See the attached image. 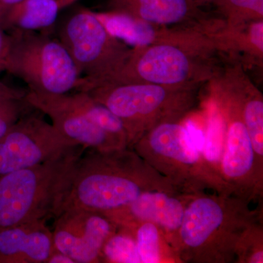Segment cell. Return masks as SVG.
<instances>
[{
  "label": "cell",
  "mask_w": 263,
  "mask_h": 263,
  "mask_svg": "<svg viewBox=\"0 0 263 263\" xmlns=\"http://www.w3.org/2000/svg\"><path fill=\"white\" fill-rule=\"evenodd\" d=\"M150 191L180 192L132 148H86L71 170L55 216L70 209L105 214Z\"/></svg>",
  "instance_id": "1"
},
{
  "label": "cell",
  "mask_w": 263,
  "mask_h": 263,
  "mask_svg": "<svg viewBox=\"0 0 263 263\" xmlns=\"http://www.w3.org/2000/svg\"><path fill=\"white\" fill-rule=\"evenodd\" d=\"M234 195L195 194L189 201L178 233L176 251L181 262H235L246 230L262 220V209Z\"/></svg>",
  "instance_id": "2"
},
{
  "label": "cell",
  "mask_w": 263,
  "mask_h": 263,
  "mask_svg": "<svg viewBox=\"0 0 263 263\" xmlns=\"http://www.w3.org/2000/svg\"><path fill=\"white\" fill-rule=\"evenodd\" d=\"M200 134L192 122L183 126L164 122L145 133L131 148L181 193L212 190L233 195L199 148Z\"/></svg>",
  "instance_id": "3"
},
{
  "label": "cell",
  "mask_w": 263,
  "mask_h": 263,
  "mask_svg": "<svg viewBox=\"0 0 263 263\" xmlns=\"http://www.w3.org/2000/svg\"><path fill=\"white\" fill-rule=\"evenodd\" d=\"M86 148L76 146L43 163L0 178V231L56 215L71 170Z\"/></svg>",
  "instance_id": "4"
},
{
  "label": "cell",
  "mask_w": 263,
  "mask_h": 263,
  "mask_svg": "<svg viewBox=\"0 0 263 263\" xmlns=\"http://www.w3.org/2000/svg\"><path fill=\"white\" fill-rule=\"evenodd\" d=\"M7 32L3 70L23 81L34 92L62 95L76 89L80 72L58 38L36 31Z\"/></svg>",
  "instance_id": "5"
},
{
  "label": "cell",
  "mask_w": 263,
  "mask_h": 263,
  "mask_svg": "<svg viewBox=\"0 0 263 263\" xmlns=\"http://www.w3.org/2000/svg\"><path fill=\"white\" fill-rule=\"evenodd\" d=\"M58 38L80 72L76 89L108 76L122 65L124 54L93 12L83 9L66 19Z\"/></svg>",
  "instance_id": "6"
},
{
  "label": "cell",
  "mask_w": 263,
  "mask_h": 263,
  "mask_svg": "<svg viewBox=\"0 0 263 263\" xmlns=\"http://www.w3.org/2000/svg\"><path fill=\"white\" fill-rule=\"evenodd\" d=\"M25 98L33 108L47 115L52 125L63 136L86 148L113 151L128 148L125 143L97 123L91 109L94 99L87 92L53 95L27 91Z\"/></svg>",
  "instance_id": "7"
},
{
  "label": "cell",
  "mask_w": 263,
  "mask_h": 263,
  "mask_svg": "<svg viewBox=\"0 0 263 263\" xmlns=\"http://www.w3.org/2000/svg\"><path fill=\"white\" fill-rule=\"evenodd\" d=\"M34 110L0 138V178L43 163L79 146Z\"/></svg>",
  "instance_id": "8"
},
{
  "label": "cell",
  "mask_w": 263,
  "mask_h": 263,
  "mask_svg": "<svg viewBox=\"0 0 263 263\" xmlns=\"http://www.w3.org/2000/svg\"><path fill=\"white\" fill-rule=\"evenodd\" d=\"M87 92L121 119L127 133L128 148L152 127L167 105L165 90L158 85L106 84Z\"/></svg>",
  "instance_id": "9"
},
{
  "label": "cell",
  "mask_w": 263,
  "mask_h": 263,
  "mask_svg": "<svg viewBox=\"0 0 263 263\" xmlns=\"http://www.w3.org/2000/svg\"><path fill=\"white\" fill-rule=\"evenodd\" d=\"M54 219L55 249L74 263L100 262L104 245L118 228L103 213L86 209H67Z\"/></svg>",
  "instance_id": "10"
},
{
  "label": "cell",
  "mask_w": 263,
  "mask_h": 263,
  "mask_svg": "<svg viewBox=\"0 0 263 263\" xmlns=\"http://www.w3.org/2000/svg\"><path fill=\"white\" fill-rule=\"evenodd\" d=\"M194 195L180 192H146L126 206L104 214L117 227L123 228L141 222L153 223L163 232L176 250L185 209Z\"/></svg>",
  "instance_id": "11"
},
{
  "label": "cell",
  "mask_w": 263,
  "mask_h": 263,
  "mask_svg": "<svg viewBox=\"0 0 263 263\" xmlns=\"http://www.w3.org/2000/svg\"><path fill=\"white\" fill-rule=\"evenodd\" d=\"M54 250L53 233L46 220L0 231V263H46Z\"/></svg>",
  "instance_id": "12"
},
{
  "label": "cell",
  "mask_w": 263,
  "mask_h": 263,
  "mask_svg": "<svg viewBox=\"0 0 263 263\" xmlns=\"http://www.w3.org/2000/svg\"><path fill=\"white\" fill-rule=\"evenodd\" d=\"M187 58L178 48L158 46L151 48L136 64L135 70L143 80L154 84H174L189 72Z\"/></svg>",
  "instance_id": "13"
},
{
  "label": "cell",
  "mask_w": 263,
  "mask_h": 263,
  "mask_svg": "<svg viewBox=\"0 0 263 263\" xmlns=\"http://www.w3.org/2000/svg\"><path fill=\"white\" fill-rule=\"evenodd\" d=\"M60 10L57 0H22L2 13L0 25L6 32H43L56 22Z\"/></svg>",
  "instance_id": "14"
},
{
  "label": "cell",
  "mask_w": 263,
  "mask_h": 263,
  "mask_svg": "<svg viewBox=\"0 0 263 263\" xmlns=\"http://www.w3.org/2000/svg\"><path fill=\"white\" fill-rule=\"evenodd\" d=\"M119 12L136 14L146 22L171 24L182 19L190 8L189 0H112Z\"/></svg>",
  "instance_id": "15"
},
{
  "label": "cell",
  "mask_w": 263,
  "mask_h": 263,
  "mask_svg": "<svg viewBox=\"0 0 263 263\" xmlns=\"http://www.w3.org/2000/svg\"><path fill=\"white\" fill-rule=\"evenodd\" d=\"M126 228L134 235L141 263H181L177 252L156 224L141 222Z\"/></svg>",
  "instance_id": "16"
},
{
  "label": "cell",
  "mask_w": 263,
  "mask_h": 263,
  "mask_svg": "<svg viewBox=\"0 0 263 263\" xmlns=\"http://www.w3.org/2000/svg\"><path fill=\"white\" fill-rule=\"evenodd\" d=\"M94 14L110 35L131 46H147L155 39L153 27L143 19L119 11Z\"/></svg>",
  "instance_id": "17"
},
{
  "label": "cell",
  "mask_w": 263,
  "mask_h": 263,
  "mask_svg": "<svg viewBox=\"0 0 263 263\" xmlns=\"http://www.w3.org/2000/svg\"><path fill=\"white\" fill-rule=\"evenodd\" d=\"M100 262L141 263L136 240L130 230L118 227L104 245Z\"/></svg>",
  "instance_id": "18"
},
{
  "label": "cell",
  "mask_w": 263,
  "mask_h": 263,
  "mask_svg": "<svg viewBox=\"0 0 263 263\" xmlns=\"http://www.w3.org/2000/svg\"><path fill=\"white\" fill-rule=\"evenodd\" d=\"M242 117L248 130L256 161L263 172V103L254 99L245 104L241 110Z\"/></svg>",
  "instance_id": "19"
},
{
  "label": "cell",
  "mask_w": 263,
  "mask_h": 263,
  "mask_svg": "<svg viewBox=\"0 0 263 263\" xmlns=\"http://www.w3.org/2000/svg\"><path fill=\"white\" fill-rule=\"evenodd\" d=\"M235 262H263L262 220L254 223L243 233L237 248Z\"/></svg>",
  "instance_id": "20"
},
{
  "label": "cell",
  "mask_w": 263,
  "mask_h": 263,
  "mask_svg": "<svg viewBox=\"0 0 263 263\" xmlns=\"http://www.w3.org/2000/svg\"><path fill=\"white\" fill-rule=\"evenodd\" d=\"M34 109L25 97L0 98V138Z\"/></svg>",
  "instance_id": "21"
},
{
  "label": "cell",
  "mask_w": 263,
  "mask_h": 263,
  "mask_svg": "<svg viewBox=\"0 0 263 263\" xmlns=\"http://www.w3.org/2000/svg\"><path fill=\"white\" fill-rule=\"evenodd\" d=\"M228 4L238 9L250 10L259 15L263 13V0H227Z\"/></svg>",
  "instance_id": "22"
},
{
  "label": "cell",
  "mask_w": 263,
  "mask_h": 263,
  "mask_svg": "<svg viewBox=\"0 0 263 263\" xmlns=\"http://www.w3.org/2000/svg\"><path fill=\"white\" fill-rule=\"evenodd\" d=\"M27 91L11 87L0 81V98L25 97Z\"/></svg>",
  "instance_id": "23"
},
{
  "label": "cell",
  "mask_w": 263,
  "mask_h": 263,
  "mask_svg": "<svg viewBox=\"0 0 263 263\" xmlns=\"http://www.w3.org/2000/svg\"><path fill=\"white\" fill-rule=\"evenodd\" d=\"M8 46V34L0 25V71L3 70V66Z\"/></svg>",
  "instance_id": "24"
},
{
  "label": "cell",
  "mask_w": 263,
  "mask_h": 263,
  "mask_svg": "<svg viewBox=\"0 0 263 263\" xmlns=\"http://www.w3.org/2000/svg\"><path fill=\"white\" fill-rule=\"evenodd\" d=\"M262 22L254 24L251 31L252 41L256 46L262 50Z\"/></svg>",
  "instance_id": "25"
},
{
  "label": "cell",
  "mask_w": 263,
  "mask_h": 263,
  "mask_svg": "<svg viewBox=\"0 0 263 263\" xmlns=\"http://www.w3.org/2000/svg\"><path fill=\"white\" fill-rule=\"evenodd\" d=\"M46 263H74V262L68 256L58 252L55 249L54 252L50 256Z\"/></svg>",
  "instance_id": "26"
},
{
  "label": "cell",
  "mask_w": 263,
  "mask_h": 263,
  "mask_svg": "<svg viewBox=\"0 0 263 263\" xmlns=\"http://www.w3.org/2000/svg\"><path fill=\"white\" fill-rule=\"evenodd\" d=\"M22 0H0V15L10 7L16 4Z\"/></svg>",
  "instance_id": "27"
},
{
  "label": "cell",
  "mask_w": 263,
  "mask_h": 263,
  "mask_svg": "<svg viewBox=\"0 0 263 263\" xmlns=\"http://www.w3.org/2000/svg\"><path fill=\"white\" fill-rule=\"evenodd\" d=\"M57 1H58L59 5H60V9L62 10L73 4L78 0H57Z\"/></svg>",
  "instance_id": "28"
}]
</instances>
